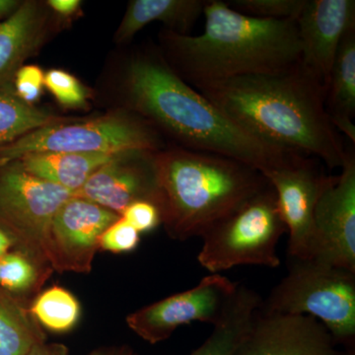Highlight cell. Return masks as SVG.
I'll use <instances>...</instances> for the list:
<instances>
[{
    "mask_svg": "<svg viewBox=\"0 0 355 355\" xmlns=\"http://www.w3.org/2000/svg\"><path fill=\"white\" fill-rule=\"evenodd\" d=\"M44 80V71L38 65H23L14 76V93L21 101L34 106L43 93Z\"/></svg>",
    "mask_w": 355,
    "mask_h": 355,
    "instance_id": "cell-28",
    "label": "cell"
},
{
    "mask_svg": "<svg viewBox=\"0 0 355 355\" xmlns=\"http://www.w3.org/2000/svg\"><path fill=\"white\" fill-rule=\"evenodd\" d=\"M338 355H355V347H352V349H345V352H340Z\"/></svg>",
    "mask_w": 355,
    "mask_h": 355,
    "instance_id": "cell-36",
    "label": "cell"
},
{
    "mask_svg": "<svg viewBox=\"0 0 355 355\" xmlns=\"http://www.w3.org/2000/svg\"><path fill=\"white\" fill-rule=\"evenodd\" d=\"M329 116H355V29L350 30L338 48L326 87Z\"/></svg>",
    "mask_w": 355,
    "mask_h": 355,
    "instance_id": "cell-20",
    "label": "cell"
},
{
    "mask_svg": "<svg viewBox=\"0 0 355 355\" xmlns=\"http://www.w3.org/2000/svg\"><path fill=\"white\" fill-rule=\"evenodd\" d=\"M330 331L307 315L266 313L260 308L235 355H338Z\"/></svg>",
    "mask_w": 355,
    "mask_h": 355,
    "instance_id": "cell-14",
    "label": "cell"
},
{
    "mask_svg": "<svg viewBox=\"0 0 355 355\" xmlns=\"http://www.w3.org/2000/svg\"><path fill=\"white\" fill-rule=\"evenodd\" d=\"M72 196V191L25 171L18 161L1 165L0 228L19 249L49 265L46 245L51 221Z\"/></svg>",
    "mask_w": 355,
    "mask_h": 355,
    "instance_id": "cell-8",
    "label": "cell"
},
{
    "mask_svg": "<svg viewBox=\"0 0 355 355\" xmlns=\"http://www.w3.org/2000/svg\"><path fill=\"white\" fill-rule=\"evenodd\" d=\"M140 233L123 217L112 223L99 238V250L114 254L130 253L139 247Z\"/></svg>",
    "mask_w": 355,
    "mask_h": 355,
    "instance_id": "cell-27",
    "label": "cell"
},
{
    "mask_svg": "<svg viewBox=\"0 0 355 355\" xmlns=\"http://www.w3.org/2000/svg\"><path fill=\"white\" fill-rule=\"evenodd\" d=\"M121 83L123 108L146 121L172 146L235 159L261 174L295 153L261 141L228 120L178 76L159 48L132 53Z\"/></svg>",
    "mask_w": 355,
    "mask_h": 355,
    "instance_id": "cell-2",
    "label": "cell"
},
{
    "mask_svg": "<svg viewBox=\"0 0 355 355\" xmlns=\"http://www.w3.org/2000/svg\"><path fill=\"white\" fill-rule=\"evenodd\" d=\"M295 23L301 62L327 87L340 44L355 29V1L305 0Z\"/></svg>",
    "mask_w": 355,
    "mask_h": 355,
    "instance_id": "cell-15",
    "label": "cell"
},
{
    "mask_svg": "<svg viewBox=\"0 0 355 355\" xmlns=\"http://www.w3.org/2000/svg\"><path fill=\"white\" fill-rule=\"evenodd\" d=\"M137 232L148 233L162 224V214L155 203L140 200L133 202L121 214Z\"/></svg>",
    "mask_w": 355,
    "mask_h": 355,
    "instance_id": "cell-29",
    "label": "cell"
},
{
    "mask_svg": "<svg viewBox=\"0 0 355 355\" xmlns=\"http://www.w3.org/2000/svg\"><path fill=\"white\" fill-rule=\"evenodd\" d=\"M238 284L221 273H210L197 286L128 315V326L142 340L155 345L169 338L183 324H216L227 309Z\"/></svg>",
    "mask_w": 355,
    "mask_h": 355,
    "instance_id": "cell-10",
    "label": "cell"
},
{
    "mask_svg": "<svg viewBox=\"0 0 355 355\" xmlns=\"http://www.w3.org/2000/svg\"><path fill=\"white\" fill-rule=\"evenodd\" d=\"M162 224L172 239L200 237L270 182L258 170L218 154L168 144L156 151Z\"/></svg>",
    "mask_w": 355,
    "mask_h": 355,
    "instance_id": "cell-4",
    "label": "cell"
},
{
    "mask_svg": "<svg viewBox=\"0 0 355 355\" xmlns=\"http://www.w3.org/2000/svg\"><path fill=\"white\" fill-rule=\"evenodd\" d=\"M44 85L64 108H88L90 90L69 72L58 69L49 70L44 73Z\"/></svg>",
    "mask_w": 355,
    "mask_h": 355,
    "instance_id": "cell-25",
    "label": "cell"
},
{
    "mask_svg": "<svg viewBox=\"0 0 355 355\" xmlns=\"http://www.w3.org/2000/svg\"><path fill=\"white\" fill-rule=\"evenodd\" d=\"M193 87L261 141L319 159L330 169L345 163L347 150L326 109V87L301 60L275 71Z\"/></svg>",
    "mask_w": 355,
    "mask_h": 355,
    "instance_id": "cell-1",
    "label": "cell"
},
{
    "mask_svg": "<svg viewBox=\"0 0 355 355\" xmlns=\"http://www.w3.org/2000/svg\"><path fill=\"white\" fill-rule=\"evenodd\" d=\"M314 228L313 258L355 272V156L350 150L318 202Z\"/></svg>",
    "mask_w": 355,
    "mask_h": 355,
    "instance_id": "cell-13",
    "label": "cell"
},
{
    "mask_svg": "<svg viewBox=\"0 0 355 355\" xmlns=\"http://www.w3.org/2000/svg\"><path fill=\"white\" fill-rule=\"evenodd\" d=\"M331 123L336 132H343L352 142L355 144V125L354 120L350 118H343V116H336L331 118Z\"/></svg>",
    "mask_w": 355,
    "mask_h": 355,
    "instance_id": "cell-32",
    "label": "cell"
},
{
    "mask_svg": "<svg viewBox=\"0 0 355 355\" xmlns=\"http://www.w3.org/2000/svg\"><path fill=\"white\" fill-rule=\"evenodd\" d=\"M89 355H139L132 349L128 345H121V347H102V349H96Z\"/></svg>",
    "mask_w": 355,
    "mask_h": 355,
    "instance_id": "cell-33",
    "label": "cell"
},
{
    "mask_svg": "<svg viewBox=\"0 0 355 355\" xmlns=\"http://www.w3.org/2000/svg\"><path fill=\"white\" fill-rule=\"evenodd\" d=\"M207 0H132L128 2L114 40L128 43L146 25L160 22L178 35L189 36L203 14Z\"/></svg>",
    "mask_w": 355,
    "mask_h": 355,
    "instance_id": "cell-17",
    "label": "cell"
},
{
    "mask_svg": "<svg viewBox=\"0 0 355 355\" xmlns=\"http://www.w3.org/2000/svg\"><path fill=\"white\" fill-rule=\"evenodd\" d=\"M287 268L260 310L314 317L336 343L355 347V272L316 258H288Z\"/></svg>",
    "mask_w": 355,
    "mask_h": 355,
    "instance_id": "cell-5",
    "label": "cell"
},
{
    "mask_svg": "<svg viewBox=\"0 0 355 355\" xmlns=\"http://www.w3.org/2000/svg\"><path fill=\"white\" fill-rule=\"evenodd\" d=\"M156 151L116 153L73 193L116 212L119 216L133 202L155 203L162 214V197L155 166Z\"/></svg>",
    "mask_w": 355,
    "mask_h": 355,
    "instance_id": "cell-12",
    "label": "cell"
},
{
    "mask_svg": "<svg viewBox=\"0 0 355 355\" xmlns=\"http://www.w3.org/2000/svg\"><path fill=\"white\" fill-rule=\"evenodd\" d=\"M263 175L275 191L288 232L287 258H313L315 210L322 193L336 176H328L312 157L299 153L291 154Z\"/></svg>",
    "mask_w": 355,
    "mask_h": 355,
    "instance_id": "cell-9",
    "label": "cell"
},
{
    "mask_svg": "<svg viewBox=\"0 0 355 355\" xmlns=\"http://www.w3.org/2000/svg\"><path fill=\"white\" fill-rule=\"evenodd\" d=\"M167 146L155 128L125 108L112 113L46 125L0 148V166L28 154L44 153L116 154L159 151Z\"/></svg>",
    "mask_w": 355,
    "mask_h": 355,
    "instance_id": "cell-7",
    "label": "cell"
},
{
    "mask_svg": "<svg viewBox=\"0 0 355 355\" xmlns=\"http://www.w3.org/2000/svg\"><path fill=\"white\" fill-rule=\"evenodd\" d=\"M51 272L50 266L21 249L0 258V287L12 293L38 294Z\"/></svg>",
    "mask_w": 355,
    "mask_h": 355,
    "instance_id": "cell-24",
    "label": "cell"
},
{
    "mask_svg": "<svg viewBox=\"0 0 355 355\" xmlns=\"http://www.w3.org/2000/svg\"><path fill=\"white\" fill-rule=\"evenodd\" d=\"M205 31L159 34L166 62L190 85L286 69L301 60L295 21L250 17L227 2L207 0Z\"/></svg>",
    "mask_w": 355,
    "mask_h": 355,
    "instance_id": "cell-3",
    "label": "cell"
},
{
    "mask_svg": "<svg viewBox=\"0 0 355 355\" xmlns=\"http://www.w3.org/2000/svg\"><path fill=\"white\" fill-rule=\"evenodd\" d=\"M38 1H22L0 22V89L13 90L16 72L42 48L50 32V9Z\"/></svg>",
    "mask_w": 355,
    "mask_h": 355,
    "instance_id": "cell-16",
    "label": "cell"
},
{
    "mask_svg": "<svg viewBox=\"0 0 355 355\" xmlns=\"http://www.w3.org/2000/svg\"><path fill=\"white\" fill-rule=\"evenodd\" d=\"M120 216L85 198L72 196L55 212L46 239V260L58 272L89 273L99 238Z\"/></svg>",
    "mask_w": 355,
    "mask_h": 355,
    "instance_id": "cell-11",
    "label": "cell"
},
{
    "mask_svg": "<svg viewBox=\"0 0 355 355\" xmlns=\"http://www.w3.org/2000/svg\"><path fill=\"white\" fill-rule=\"evenodd\" d=\"M44 342L43 328L29 308L0 292V355H26Z\"/></svg>",
    "mask_w": 355,
    "mask_h": 355,
    "instance_id": "cell-21",
    "label": "cell"
},
{
    "mask_svg": "<svg viewBox=\"0 0 355 355\" xmlns=\"http://www.w3.org/2000/svg\"><path fill=\"white\" fill-rule=\"evenodd\" d=\"M26 355H69V349L62 343H40Z\"/></svg>",
    "mask_w": 355,
    "mask_h": 355,
    "instance_id": "cell-31",
    "label": "cell"
},
{
    "mask_svg": "<svg viewBox=\"0 0 355 355\" xmlns=\"http://www.w3.org/2000/svg\"><path fill=\"white\" fill-rule=\"evenodd\" d=\"M116 154L44 153L28 154L17 159L33 176L76 193L89 178Z\"/></svg>",
    "mask_w": 355,
    "mask_h": 355,
    "instance_id": "cell-18",
    "label": "cell"
},
{
    "mask_svg": "<svg viewBox=\"0 0 355 355\" xmlns=\"http://www.w3.org/2000/svg\"><path fill=\"white\" fill-rule=\"evenodd\" d=\"M46 4L53 13L64 19H69L78 12L83 2L79 0H49Z\"/></svg>",
    "mask_w": 355,
    "mask_h": 355,
    "instance_id": "cell-30",
    "label": "cell"
},
{
    "mask_svg": "<svg viewBox=\"0 0 355 355\" xmlns=\"http://www.w3.org/2000/svg\"><path fill=\"white\" fill-rule=\"evenodd\" d=\"M15 244L13 238L6 230L0 228V258L8 253Z\"/></svg>",
    "mask_w": 355,
    "mask_h": 355,
    "instance_id": "cell-35",
    "label": "cell"
},
{
    "mask_svg": "<svg viewBox=\"0 0 355 355\" xmlns=\"http://www.w3.org/2000/svg\"><path fill=\"white\" fill-rule=\"evenodd\" d=\"M30 313L40 326L53 333L73 330L81 316V305L64 287L53 286L35 296Z\"/></svg>",
    "mask_w": 355,
    "mask_h": 355,
    "instance_id": "cell-23",
    "label": "cell"
},
{
    "mask_svg": "<svg viewBox=\"0 0 355 355\" xmlns=\"http://www.w3.org/2000/svg\"><path fill=\"white\" fill-rule=\"evenodd\" d=\"M22 1L17 0H0V22L10 17L19 8Z\"/></svg>",
    "mask_w": 355,
    "mask_h": 355,
    "instance_id": "cell-34",
    "label": "cell"
},
{
    "mask_svg": "<svg viewBox=\"0 0 355 355\" xmlns=\"http://www.w3.org/2000/svg\"><path fill=\"white\" fill-rule=\"evenodd\" d=\"M227 4L250 17L268 20L296 21L305 0H229Z\"/></svg>",
    "mask_w": 355,
    "mask_h": 355,
    "instance_id": "cell-26",
    "label": "cell"
},
{
    "mask_svg": "<svg viewBox=\"0 0 355 355\" xmlns=\"http://www.w3.org/2000/svg\"><path fill=\"white\" fill-rule=\"evenodd\" d=\"M261 300L253 289L238 284L223 316L214 324L212 333L190 355H235L249 333Z\"/></svg>",
    "mask_w": 355,
    "mask_h": 355,
    "instance_id": "cell-19",
    "label": "cell"
},
{
    "mask_svg": "<svg viewBox=\"0 0 355 355\" xmlns=\"http://www.w3.org/2000/svg\"><path fill=\"white\" fill-rule=\"evenodd\" d=\"M72 118L57 116L21 101L10 89H0V148L28 133Z\"/></svg>",
    "mask_w": 355,
    "mask_h": 355,
    "instance_id": "cell-22",
    "label": "cell"
},
{
    "mask_svg": "<svg viewBox=\"0 0 355 355\" xmlns=\"http://www.w3.org/2000/svg\"><path fill=\"white\" fill-rule=\"evenodd\" d=\"M286 232L277 195L270 184L222 217L202 236L200 265L210 273L239 266L277 268V247Z\"/></svg>",
    "mask_w": 355,
    "mask_h": 355,
    "instance_id": "cell-6",
    "label": "cell"
}]
</instances>
